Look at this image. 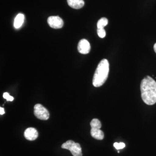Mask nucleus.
I'll use <instances>...</instances> for the list:
<instances>
[{
	"instance_id": "obj_14",
	"label": "nucleus",
	"mask_w": 156,
	"mask_h": 156,
	"mask_svg": "<svg viewBox=\"0 0 156 156\" xmlns=\"http://www.w3.org/2000/svg\"><path fill=\"white\" fill-rule=\"evenodd\" d=\"M3 97H4V98H5L8 101H13L14 100L13 97L11 96L8 93H4L3 94Z\"/></svg>"
},
{
	"instance_id": "obj_1",
	"label": "nucleus",
	"mask_w": 156,
	"mask_h": 156,
	"mask_svg": "<svg viewBox=\"0 0 156 156\" xmlns=\"http://www.w3.org/2000/svg\"><path fill=\"white\" fill-rule=\"evenodd\" d=\"M140 92L142 100L148 105L156 103V82L153 78L146 76L140 83Z\"/></svg>"
},
{
	"instance_id": "obj_4",
	"label": "nucleus",
	"mask_w": 156,
	"mask_h": 156,
	"mask_svg": "<svg viewBox=\"0 0 156 156\" xmlns=\"http://www.w3.org/2000/svg\"><path fill=\"white\" fill-rule=\"evenodd\" d=\"M62 149H66L70 151L73 156H82V148L80 145L76 143L72 140H67L62 145Z\"/></svg>"
},
{
	"instance_id": "obj_8",
	"label": "nucleus",
	"mask_w": 156,
	"mask_h": 156,
	"mask_svg": "<svg viewBox=\"0 0 156 156\" xmlns=\"http://www.w3.org/2000/svg\"><path fill=\"white\" fill-rule=\"evenodd\" d=\"M24 136L28 140H35L38 136V133L35 128L29 127L25 130Z\"/></svg>"
},
{
	"instance_id": "obj_16",
	"label": "nucleus",
	"mask_w": 156,
	"mask_h": 156,
	"mask_svg": "<svg viewBox=\"0 0 156 156\" xmlns=\"http://www.w3.org/2000/svg\"><path fill=\"white\" fill-rule=\"evenodd\" d=\"M154 51H155V53H156V43L154 45Z\"/></svg>"
},
{
	"instance_id": "obj_15",
	"label": "nucleus",
	"mask_w": 156,
	"mask_h": 156,
	"mask_svg": "<svg viewBox=\"0 0 156 156\" xmlns=\"http://www.w3.org/2000/svg\"><path fill=\"white\" fill-rule=\"evenodd\" d=\"M4 113H5L4 109L3 108L1 107V108H0V115H4Z\"/></svg>"
},
{
	"instance_id": "obj_9",
	"label": "nucleus",
	"mask_w": 156,
	"mask_h": 156,
	"mask_svg": "<svg viewBox=\"0 0 156 156\" xmlns=\"http://www.w3.org/2000/svg\"><path fill=\"white\" fill-rule=\"evenodd\" d=\"M67 2L70 7L76 9L82 8L84 5L83 0H67Z\"/></svg>"
},
{
	"instance_id": "obj_13",
	"label": "nucleus",
	"mask_w": 156,
	"mask_h": 156,
	"mask_svg": "<svg viewBox=\"0 0 156 156\" xmlns=\"http://www.w3.org/2000/svg\"><path fill=\"white\" fill-rule=\"evenodd\" d=\"M114 147L117 149V150H119V149H122L124 148V147L126 146L125 144H124L123 142H120V143H118V142H115L113 144Z\"/></svg>"
},
{
	"instance_id": "obj_2",
	"label": "nucleus",
	"mask_w": 156,
	"mask_h": 156,
	"mask_svg": "<svg viewBox=\"0 0 156 156\" xmlns=\"http://www.w3.org/2000/svg\"><path fill=\"white\" fill-rule=\"evenodd\" d=\"M109 71V63L106 59L102 60L98 64L93 79V84L95 87L102 86L106 82Z\"/></svg>"
},
{
	"instance_id": "obj_7",
	"label": "nucleus",
	"mask_w": 156,
	"mask_h": 156,
	"mask_svg": "<svg viewBox=\"0 0 156 156\" xmlns=\"http://www.w3.org/2000/svg\"><path fill=\"white\" fill-rule=\"evenodd\" d=\"M91 49V46L89 42L85 39H81L78 46V51L81 54H88Z\"/></svg>"
},
{
	"instance_id": "obj_3",
	"label": "nucleus",
	"mask_w": 156,
	"mask_h": 156,
	"mask_svg": "<svg viewBox=\"0 0 156 156\" xmlns=\"http://www.w3.org/2000/svg\"><path fill=\"white\" fill-rule=\"evenodd\" d=\"M90 126L91 127L90 134L92 137L95 140H103L104 138V134L100 129L101 127L100 121L97 119H93L90 123Z\"/></svg>"
},
{
	"instance_id": "obj_5",
	"label": "nucleus",
	"mask_w": 156,
	"mask_h": 156,
	"mask_svg": "<svg viewBox=\"0 0 156 156\" xmlns=\"http://www.w3.org/2000/svg\"><path fill=\"white\" fill-rule=\"evenodd\" d=\"M34 115L38 119L47 120L49 118V113L44 106L41 104H37L34 106Z\"/></svg>"
},
{
	"instance_id": "obj_11",
	"label": "nucleus",
	"mask_w": 156,
	"mask_h": 156,
	"mask_svg": "<svg viewBox=\"0 0 156 156\" xmlns=\"http://www.w3.org/2000/svg\"><path fill=\"white\" fill-rule=\"evenodd\" d=\"M108 23V20L105 17H102L97 23V28L98 29L104 28Z\"/></svg>"
},
{
	"instance_id": "obj_10",
	"label": "nucleus",
	"mask_w": 156,
	"mask_h": 156,
	"mask_svg": "<svg viewBox=\"0 0 156 156\" xmlns=\"http://www.w3.org/2000/svg\"><path fill=\"white\" fill-rule=\"evenodd\" d=\"M24 21V15L22 13H19L14 20V27L19 29L22 26Z\"/></svg>"
},
{
	"instance_id": "obj_12",
	"label": "nucleus",
	"mask_w": 156,
	"mask_h": 156,
	"mask_svg": "<svg viewBox=\"0 0 156 156\" xmlns=\"http://www.w3.org/2000/svg\"><path fill=\"white\" fill-rule=\"evenodd\" d=\"M97 34L99 37L101 38H104L106 36V32L104 28H101V29H98L97 30Z\"/></svg>"
},
{
	"instance_id": "obj_6",
	"label": "nucleus",
	"mask_w": 156,
	"mask_h": 156,
	"mask_svg": "<svg viewBox=\"0 0 156 156\" xmlns=\"http://www.w3.org/2000/svg\"><path fill=\"white\" fill-rule=\"evenodd\" d=\"M48 23L50 27L60 29L63 27L64 22L61 17L58 16H51L48 19Z\"/></svg>"
}]
</instances>
